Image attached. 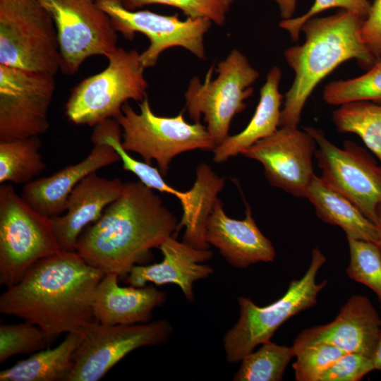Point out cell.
<instances>
[{"mask_svg":"<svg viewBox=\"0 0 381 381\" xmlns=\"http://www.w3.org/2000/svg\"><path fill=\"white\" fill-rule=\"evenodd\" d=\"M374 370L372 358L345 353L324 373L320 381H358Z\"/></svg>","mask_w":381,"mask_h":381,"instance_id":"35","label":"cell"},{"mask_svg":"<svg viewBox=\"0 0 381 381\" xmlns=\"http://www.w3.org/2000/svg\"><path fill=\"white\" fill-rule=\"evenodd\" d=\"M378 238H379V246L381 248V205L380 206L377 211V220L376 223Z\"/></svg>","mask_w":381,"mask_h":381,"instance_id":"39","label":"cell"},{"mask_svg":"<svg viewBox=\"0 0 381 381\" xmlns=\"http://www.w3.org/2000/svg\"><path fill=\"white\" fill-rule=\"evenodd\" d=\"M55 87L54 74L0 64V141L47 132Z\"/></svg>","mask_w":381,"mask_h":381,"instance_id":"13","label":"cell"},{"mask_svg":"<svg viewBox=\"0 0 381 381\" xmlns=\"http://www.w3.org/2000/svg\"><path fill=\"white\" fill-rule=\"evenodd\" d=\"M371 4L369 0H315L307 12L296 18L282 20L279 25L289 33L293 41L296 42L303 23L318 13L332 8H340L365 18Z\"/></svg>","mask_w":381,"mask_h":381,"instance_id":"34","label":"cell"},{"mask_svg":"<svg viewBox=\"0 0 381 381\" xmlns=\"http://www.w3.org/2000/svg\"><path fill=\"white\" fill-rule=\"evenodd\" d=\"M43 331L27 322L0 326V363L18 354H32L49 348Z\"/></svg>","mask_w":381,"mask_h":381,"instance_id":"31","label":"cell"},{"mask_svg":"<svg viewBox=\"0 0 381 381\" xmlns=\"http://www.w3.org/2000/svg\"><path fill=\"white\" fill-rule=\"evenodd\" d=\"M172 333L166 320L135 325L93 322L82 333L67 381H97L131 351L162 344Z\"/></svg>","mask_w":381,"mask_h":381,"instance_id":"12","label":"cell"},{"mask_svg":"<svg viewBox=\"0 0 381 381\" xmlns=\"http://www.w3.org/2000/svg\"><path fill=\"white\" fill-rule=\"evenodd\" d=\"M346 238L350 259L346 272L373 291L381 308V248L373 242Z\"/></svg>","mask_w":381,"mask_h":381,"instance_id":"30","label":"cell"},{"mask_svg":"<svg viewBox=\"0 0 381 381\" xmlns=\"http://www.w3.org/2000/svg\"><path fill=\"white\" fill-rule=\"evenodd\" d=\"M325 261L320 249L314 248L303 276L292 280L285 294L266 306H258L247 297L238 298V320L223 338L228 362H240L258 345L270 341L276 330L290 318L315 306L319 293L327 284V280L316 282L317 274Z\"/></svg>","mask_w":381,"mask_h":381,"instance_id":"4","label":"cell"},{"mask_svg":"<svg viewBox=\"0 0 381 381\" xmlns=\"http://www.w3.org/2000/svg\"><path fill=\"white\" fill-rule=\"evenodd\" d=\"M282 72L274 66L267 75L260 92V100L246 127L240 133L229 135L213 150V161L217 164L242 154L258 140L273 134L279 126L281 105L284 97L279 91Z\"/></svg>","mask_w":381,"mask_h":381,"instance_id":"22","label":"cell"},{"mask_svg":"<svg viewBox=\"0 0 381 381\" xmlns=\"http://www.w3.org/2000/svg\"><path fill=\"white\" fill-rule=\"evenodd\" d=\"M51 14L57 32L60 70L73 75L87 58L107 57L117 48V32L96 0H39Z\"/></svg>","mask_w":381,"mask_h":381,"instance_id":"11","label":"cell"},{"mask_svg":"<svg viewBox=\"0 0 381 381\" xmlns=\"http://www.w3.org/2000/svg\"><path fill=\"white\" fill-rule=\"evenodd\" d=\"M39 136L0 141V183L27 184L46 169Z\"/></svg>","mask_w":381,"mask_h":381,"instance_id":"26","label":"cell"},{"mask_svg":"<svg viewBox=\"0 0 381 381\" xmlns=\"http://www.w3.org/2000/svg\"><path fill=\"white\" fill-rule=\"evenodd\" d=\"M0 64L54 75L60 69L56 26L39 0H0Z\"/></svg>","mask_w":381,"mask_h":381,"instance_id":"9","label":"cell"},{"mask_svg":"<svg viewBox=\"0 0 381 381\" xmlns=\"http://www.w3.org/2000/svg\"><path fill=\"white\" fill-rule=\"evenodd\" d=\"M236 0H121L127 9L135 11L150 4H162L180 9L187 18H205L218 26L224 25Z\"/></svg>","mask_w":381,"mask_h":381,"instance_id":"32","label":"cell"},{"mask_svg":"<svg viewBox=\"0 0 381 381\" xmlns=\"http://www.w3.org/2000/svg\"><path fill=\"white\" fill-rule=\"evenodd\" d=\"M375 370H381V334L377 341L375 350L372 356Z\"/></svg>","mask_w":381,"mask_h":381,"instance_id":"38","label":"cell"},{"mask_svg":"<svg viewBox=\"0 0 381 381\" xmlns=\"http://www.w3.org/2000/svg\"><path fill=\"white\" fill-rule=\"evenodd\" d=\"M119 277L105 273L98 284L92 303L96 321L109 325L150 322L154 310L165 302L166 293L152 285L120 286Z\"/></svg>","mask_w":381,"mask_h":381,"instance_id":"21","label":"cell"},{"mask_svg":"<svg viewBox=\"0 0 381 381\" xmlns=\"http://www.w3.org/2000/svg\"><path fill=\"white\" fill-rule=\"evenodd\" d=\"M107 58L106 68L72 89L65 104L71 122L95 126L108 119H117L128 99L142 102L147 97L145 67L136 49L118 47Z\"/></svg>","mask_w":381,"mask_h":381,"instance_id":"5","label":"cell"},{"mask_svg":"<svg viewBox=\"0 0 381 381\" xmlns=\"http://www.w3.org/2000/svg\"><path fill=\"white\" fill-rule=\"evenodd\" d=\"M213 67L203 83L197 76L190 80L184 97L190 118L196 123L200 122L201 115L204 116L216 147L229 136L231 120L246 108L245 100L252 95V85L260 74L236 49L219 61L217 75L211 80Z\"/></svg>","mask_w":381,"mask_h":381,"instance_id":"8","label":"cell"},{"mask_svg":"<svg viewBox=\"0 0 381 381\" xmlns=\"http://www.w3.org/2000/svg\"><path fill=\"white\" fill-rule=\"evenodd\" d=\"M364 20L341 9L332 16L313 17L303 23L304 43L284 52L295 78L285 95L279 126H298L303 109L315 87L343 62L356 59L365 68L374 64L377 59L361 34Z\"/></svg>","mask_w":381,"mask_h":381,"instance_id":"3","label":"cell"},{"mask_svg":"<svg viewBox=\"0 0 381 381\" xmlns=\"http://www.w3.org/2000/svg\"><path fill=\"white\" fill-rule=\"evenodd\" d=\"M381 334V318L369 298L351 296L334 320L301 332L291 346L294 351L327 344L346 353H357L372 358Z\"/></svg>","mask_w":381,"mask_h":381,"instance_id":"16","label":"cell"},{"mask_svg":"<svg viewBox=\"0 0 381 381\" xmlns=\"http://www.w3.org/2000/svg\"><path fill=\"white\" fill-rule=\"evenodd\" d=\"M224 185L225 179L214 173L209 164L201 163L197 167L193 186L194 198L190 208L182 214L176 230L185 229L183 243L198 249H210L205 237L206 223Z\"/></svg>","mask_w":381,"mask_h":381,"instance_id":"25","label":"cell"},{"mask_svg":"<svg viewBox=\"0 0 381 381\" xmlns=\"http://www.w3.org/2000/svg\"><path fill=\"white\" fill-rule=\"evenodd\" d=\"M139 107L138 114L126 102L116 119L122 129V146L140 155L147 164L155 160L163 176H167L169 164L178 155L194 150L213 151L215 147L207 127L200 122L188 123L182 113L158 116L147 97Z\"/></svg>","mask_w":381,"mask_h":381,"instance_id":"7","label":"cell"},{"mask_svg":"<svg viewBox=\"0 0 381 381\" xmlns=\"http://www.w3.org/2000/svg\"><path fill=\"white\" fill-rule=\"evenodd\" d=\"M104 274L76 251L61 250L37 261L2 293L0 313L37 326L50 346L62 334H82L96 320L93 297Z\"/></svg>","mask_w":381,"mask_h":381,"instance_id":"1","label":"cell"},{"mask_svg":"<svg viewBox=\"0 0 381 381\" xmlns=\"http://www.w3.org/2000/svg\"><path fill=\"white\" fill-rule=\"evenodd\" d=\"M178 222L153 189L126 183L121 195L79 236L75 251L104 273L126 277L177 230Z\"/></svg>","mask_w":381,"mask_h":381,"instance_id":"2","label":"cell"},{"mask_svg":"<svg viewBox=\"0 0 381 381\" xmlns=\"http://www.w3.org/2000/svg\"><path fill=\"white\" fill-rule=\"evenodd\" d=\"M81 339L82 334H66L56 347L37 351L1 370L0 381H67Z\"/></svg>","mask_w":381,"mask_h":381,"instance_id":"24","label":"cell"},{"mask_svg":"<svg viewBox=\"0 0 381 381\" xmlns=\"http://www.w3.org/2000/svg\"><path fill=\"white\" fill-rule=\"evenodd\" d=\"M59 251L51 218L31 207L11 184H1V285L11 287L35 263Z\"/></svg>","mask_w":381,"mask_h":381,"instance_id":"6","label":"cell"},{"mask_svg":"<svg viewBox=\"0 0 381 381\" xmlns=\"http://www.w3.org/2000/svg\"><path fill=\"white\" fill-rule=\"evenodd\" d=\"M306 198L312 203L321 220L339 226L346 237L379 246L377 226L350 200L329 188L320 176L314 175Z\"/></svg>","mask_w":381,"mask_h":381,"instance_id":"23","label":"cell"},{"mask_svg":"<svg viewBox=\"0 0 381 381\" xmlns=\"http://www.w3.org/2000/svg\"><path fill=\"white\" fill-rule=\"evenodd\" d=\"M90 152L80 162L25 184L21 197L40 214L52 218L63 214L76 185L89 174L121 160L117 152L105 143H92Z\"/></svg>","mask_w":381,"mask_h":381,"instance_id":"19","label":"cell"},{"mask_svg":"<svg viewBox=\"0 0 381 381\" xmlns=\"http://www.w3.org/2000/svg\"><path fill=\"white\" fill-rule=\"evenodd\" d=\"M163 260L149 265H135L127 275V283L133 286L142 287L148 282L156 285L174 284L181 289L186 300L194 299V282L210 276L213 269L204 265L213 255L210 249H198L176 240L174 236L168 238L159 247Z\"/></svg>","mask_w":381,"mask_h":381,"instance_id":"20","label":"cell"},{"mask_svg":"<svg viewBox=\"0 0 381 381\" xmlns=\"http://www.w3.org/2000/svg\"><path fill=\"white\" fill-rule=\"evenodd\" d=\"M205 237L232 266L246 268L259 262L274 260L276 251L272 242L257 226L250 207L243 219L228 217L217 198L207 219Z\"/></svg>","mask_w":381,"mask_h":381,"instance_id":"17","label":"cell"},{"mask_svg":"<svg viewBox=\"0 0 381 381\" xmlns=\"http://www.w3.org/2000/svg\"><path fill=\"white\" fill-rule=\"evenodd\" d=\"M332 121L338 131L358 135L381 162V104L346 103L333 111Z\"/></svg>","mask_w":381,"mask_h":381,"instance_id":"27","label":"cell"},{"mask_svg":"<svg viewBox=\"0 0 381 381\" xmlns=\"http://www.w3.org/2000/svg\"><path fill=\"white\" fill-rule=\"evenodd\" d=\"M315 140V157L321 179L353 204L375 225L381 205V167L362 147L346 141L343 147L332 143L316 128L304 129Z\"/></svg>","mask_w":381,"mask_h":381,"instance_id":"10","label":"cell"},{"mask_svg":"<svg viewBox=\"0 0 381 381\" xmlns=\"http://www.w3.org/2000/svg\"><path fill=\"white\" fill-rule=\"evenodd\" d=\"M317 144L305 130L280 126L242 152L262 164L269 183L296 198H306L315 175L313 157Z\"/></svg>","mask_w":381,"mask_h":381,"instance_id":"15","label":"cell"},{"mask_svg":"<svg viewBox=\"0 0 381 381\" xmlns=\"http://www.w3.org/2000/svg\"><path fill=\"white\" fill-rule=\"evenodd\" d=\"M279 7V14L282 20H287L292 18L296 5V0H273Z\"/></svg>","mask_w":381,"mask_h":381,"instance_id":"37","label":"cell"},{"mask_svg":"<svg viewBox=\"0 0 381 381\" xmlns=\"http://www.w3.org/2000/svg\"><path fill=\"white\" fill-rule=\"evenodd\" d=\"M126 183L92 173L70 193L66 213L51 218L61 250L74 252L84 229L96 222L105 208L122 193Z\"/></svg>","mask_w":381,"mask_h":381,"instance_id":"18","label":"cell"},{"mask_svg":"<svg viewBox=\"0 0 381 381\" xmlns=\"http://www.w3.org/2000/svg\"><path fill=\"white\" fill-rule=\"evenodd\" d=\"M323 99L329 104L339 106L358 101H381V58L358 77L329 83Z\"/></svg>","mask_w":381,"mask_h":381,"instance_id":"29","label":"cell"},{"mask_svg":"<svg viewBox=\"0 0 381 381\" xmlns=\"http://www.w3.org/2000/svg\"><path fill=\"white\" fill-rule=\"evenodd\" d=\"M362 39L377 59L381 58V0H374L361 29Z\"/></svg>","mask_w":381,"mask_h":381,"instance_id":"36","label":"cell"},{"mask_svg":"<svg viewBox=\"0 0 381 381\" xmlns=\"http://www.w3.org/2000/svg\"><path fill=\"white\" fill-rule=\"evenodd\" d=\"M98 6L109 16L112 25L126 40H132L136 32L149 40L148 47L140 54L146 68L156 65L159 55L166 49L181 47L200 59L206 58L204 36L212 22L205 18H187L182 20L176 13L166 16L148 10L131 11L121 0H96Z\"/></svg>","mask_w":381,"mask_h":381,"instance_id":"14","label":"cell"},{"mask_svg":"<svg viewBox=\"0 0 381 381\" xmlns=\"http://www.w3.org/2000/svg\"><path fill=\"white\" fill-rule=\"evenodd\" d=\"M292 368L296 381H320L324 373L345 351L327 344H317L296 351Z\"/></svg>","mask_w":381,"mask_h":381,"instance_id":"33","label":"cell"},{"mask_svg":"<svg viewBox=\"0 0 381 381\" xmlns=\"http://www.w3.org/2000/svg\"><path fill=\"white\" fill-rule=\"evenodd\" d=\"M295 356L292 346L279 345L269 341L241 359L235 373L234 381H279Z\"/></svg>","mask_w":381,"mask_h":381,"instance_id":"28","label":"cell"}]
</instances>
